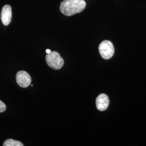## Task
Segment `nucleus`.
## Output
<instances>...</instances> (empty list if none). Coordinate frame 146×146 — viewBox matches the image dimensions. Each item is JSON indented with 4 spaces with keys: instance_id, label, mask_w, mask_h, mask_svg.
<instances>
[{
    "instance_id": "obj_1",
    "label": "nucleus",
    "mask_w": 146,
    "mask_h": 146,
    "mask_svg": "<svg viewBox=\"0 0 146 146\" xmlns=\"http://www.w3.org/2000/svg\"><path fill=\"white\" fill-rule=\"evenodd\" d=\"M86 6L84 0H64L61 3L60 9L63 14L69 16L82 11Z\"/></svg>"
},
{
    "instance_id": "obj_2",
    "label": "nucleus",
    "mask_w": 146,
    "mask_h": 146,
    "mask_svg": "<svg viewBox=\"0 0 146 146\" xmlns=\"http://www.w3.org/2000/svg\"><path fill=\"white\" fill-rule=\"evenodd\" d=\"M46 60L48 65L51 68L58 70L62 68L64 64V61L59 53L56 52H51L47 54Z\"/></svg>"
},
{
    "instance_id": "obj_3",
    "label": "nucleus",
    "mask_w": 146,
    "mask_h": 146,
    "mask_svg": "<svg viewBox=\"0 0 146 146\" xmlns=\"http://www.w3.org/2000/svg\"><path fill=\"white\" fill-rule=\"evenodd\" d=\"M99 52L102 58L108 60L113 56L114 54V47L111 42L108 40H105L100 44Z\"/></svg>"
},
{
    "instance_id": "obj_4",
    "label": "nucleus",
    "mask_w": 146,
    "mask_h": 146,
    "mask_svg": "<svg viewBox=\"0 0 146 146\" xmlns=\"http://www.w3.org/2000/svg\"><path fill=\"white\" fill-rule=\"evenodd\" d=\"M16 80L18 85L22 88H27L31 84V77L25 71H20L17 73Z\"/></svg>"
},
{
    "instance_id": "obj_5",
    "label": "nucleus",
    "mask_w": 146,
    "mask_h": 146,
    "mask_svg": "<svg viewBox=\"0 0 146 146\" xmlns=\"http://www.w3.org/2000/svg\"><path fill=\"white\" fill-rule=\"evenodd\" d=\"M11 5H6L2 8L1 14V21L5 26H8L11 23Z\"/></svg>"
},
{
    "instance_id": "obj_6",
    "label": "nucleus",
    "mask_w": 146,
    "mask_h": 146,
    "mask_svg": "<svg viewBox=\"0 0 146 146\" xmlns=\"http://www.w3.org/2000/svg\"><path fill=\"white\" fill-rule=\"evenodd\" d=\"M110 101L107 95L100 94L96 100V105L98 110L100 111H104L108 107Z\"/></svg>"
},
{
    "instance_id": "obj_7",
    "label": "nucleus",
    "mask_w": 146,
    "mask_h": 146,
    "mask_svg": "<svg viewBox=\"0 0 146 146\" xmlns=\"http://www.w3.org/2000/svg\"><path fill=\"white\" fill-rule=\"evenodd\" d=\"M3 146H23L22 143L19 141L14 140L13 139H8L4 142Z\"/></svg>"
},
{
    "instance_id": "obj_8",
    "label": "nucleus",
    "mask_w": 146,
    "mask_h": 146,
    "mask_svg": "<svg viewBox=\"0 0 146 146\" xmlns=\"http://www.w3.org/2000/svg\"><path fill=\"white\" fill-rule=\"evenodd\" d=\"M6 110L5 104L0 100V113H2L5 111Z\"/></svg>"
},
{
    "instance_id": "obj_9",
    "label": "nucleus",
    "mask_w": 146,
    "mask_h": 146,
    "mask_svg": "<svg viewBox=\"0 0 146 146\" xmlns=\"http://www.w3.org/2000/svg\"><path fill=\"white\" fill-rule=\"evenodd\" d=\"M50 52H51V50L50 49H47L46 50V52H47V54H49V53H50Z\"/></svg>"
}]
</instances>
